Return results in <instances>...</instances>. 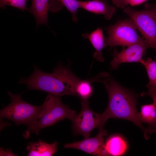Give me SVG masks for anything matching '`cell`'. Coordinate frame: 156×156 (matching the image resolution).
Returning a JSON list of instances; mask_svg holds the SVG:
<instances>
[{"mask_svg": "<svg viewBox=\"0 0 156 156\" xmlns=\"http://www.w3.org/2000/svg\"><path fill=\"white\" fill-rule=\"evenodd\" d=\"M137 28L131 20L126 19L106 27L108 36L105 39L104 47H129L145 41L138 34Z\"/></svg>", "mask_w": 156, "mask_h": 156, "instance_id": "cell-6", "label": "cell"}, {"mask_svg": "<svg viewBox=\"0 0 156 156\" xmlns=\"http://www.w3.org/2000/svg\"><path fill=\"white\" fill-rule=\"evenodd\" d=\"M31 5L28 10L35 17L38 27L43 24L48 26L49 11L55 13L60 10L63 5L59 0H31Z\"/></svg>", "mask_w": 156, "mask_h": 156, "instance_id": "cell-10", "label": "cell"}, {"mask_svg": "<svg viewBox=\"0 0 156 156\" xmlns=\"http://www.w3.org/2000/svg\"><path fill=\"white\" fill-rule=\"evenodd\" d=\"M100 82L104 84L108 96L107 108L101 113L104 121L106 122L109 118L129 121L142 130L146 139H149L152 133L151 130L142 125L137 110L138 94L122 87L106 73L101 77Z\"/></svg>", "mask_w": 156, "mask_h": 156, "instance_id": "cell-1", "label": "cell"}, {"mask_svg": "<svg viewBox=\"0 0 156 156\" xmlns=\"http://www.w3.org/2000/svg\"><path fill=\"white\" fill-rule=\"evenodd\" d=\"M57 143L55 141L49 144L41 140L29 143L27 146L28 156H53L57 151Z\"/></svg>", "mask_w": 156, "mask_h": 156, "instance_id": "cell-12", "label": "cell"}, {"mask_svg": "<svg viewBox=\"0 0 156 156\" xmlns=\"http://www.w3.org/2000/svg\"><path fill=\"white\" fill-rule=\"evenodd\" d=\"M92 79L89 80L80 79L76 84L75 88L76 96L80 100H88L93 92V88L91 83Z\"/></svg>", "mask_w": 156, "mask_h": 156, "instance_id": "cell-16", "label": "cell"}, {"mask_svg": "<svg viewBox=\"0 0 156 156\" xmlns=\"http://www.w3.org/2000/svg\"><path fill=\"white\" fill-rule=\"evenodd\" d=\"M149 48L145 41L128 47L127 49L123 47L122 50L118 51L115 49L112 54L113 58L109 67L113 70L116 69L119 65L123 63L139 62L140 63L145 54L146 49Z\"/></svg>", "mask_w": 156, "mask_h": 156, "instance_id": "cell-9", "label": "cell"}, {"mask_svg": "<svg viewBox=\"0 0 156 156\" xmlns=\"http://www.w3.org/2000/svg\"><path fill=\"white\" fill-rule=\"evenodd\" d=\"M72 15V20L76 23L78 18L76 14L79 8V0H59Z\"/></svg>", "mask_w": 156, "mask_h": 156, "instance_id": "cell-19", "label": "cell"}, {"mask_svg": "<svg viewBox=\"0 0 156 156\" xmlns=\"http://www.w3.org/2000/svg\"><path fill=\"white\" fill-rule=\"evenodd\" d=\"M0 155L2 156H16L14 153L10 149H7L5 150L2 148H1L0 149Z\"/></svg>", "mask_w": 156, "mask_h": 156, "instance_id": "cell-22", "label": "cell"}, {"mask_svg": "<svg viewBox=\"0 0 156 156\" xmlns=\"http://www.w3.org/2000/svg\"><path fill=\"white\" fill-rule=\"evenodd\" d=\"M79 8L96 14L104 15L105 19L109 20L116 12L115 7L109 5L106 0L79 1Z\"/></svg>", "mask_w": 156, "mask_h": 156, "instance_id": "cell-11", "label": "cell"}, {"mask_svg": "<svg viewBox=\"0 0 156 156\" xmlns=\"http://www.w3.org/2000/svg\"><path fill=\"white\" fill-rule=\"evenodd\" d=\"M82 36L84 38L88 39L95 49L94 57L98 61L103 62L104 59L102 51L105 47V40L102 28L98 27L91 33H84Z\"/></svg>", "mask_w": 156, "mask_h": 156, "instance_id": "cell-13", "label": "cell"}, {"mask_svg": "<svg viewBox=\"0 0 156 156\" xmlns=\"http://www.w3.org/2000/svg\"><path fill=\"white\" fill-rule=\"evenodd\" d=\"M77 114L76 111L62 102L60 96L49 94L41 105L37 116L27 127V130L38 134L44 128L52 126L60 121L68 119L71 121Z\"/></svg>", "mask_w": 156, "mask_h": 156, "instance_id": "cell-3", "label": "cell"}, {"mask_svg": "<svg viewBox=\"0 0 156 156\" xmlns=\"http://www.w3.org/2000/svg\"><path fill=\"white\" fill-rule=\"evenodd\" d=\"M105 147L109 156H120L124 154L127 144L124 139L118 135L109 137L105 143Z\"/></svg>", "mask_w": 156, "mask_h": 156, "instance_id": "cell-14", "label": "cell"}, {"mask_svg": "<svg viewBox=\"0 0 156 156\" xmlns=\"http://www.w3.org/2000/svg\"><path fill=\"white\" fill-rule=\"evenodd\" d=\"M80 101L81 110L72 121V128L74 134L82 135L86 138L89 137L92 131L96 128L104 129L105 122L101 114L96 113L90 108L88 100Z\"/></svg>", "mask_w": 156, "mask_h": 156, "instance_id": "cell-7", "label": "cell"}, {"mask_svg": "<svg viewBox=\"0 0 156 156\" xmlns=\"http://www.w3.org/2000/svg\"><path fill=\"white\" fill-rule=\"evenodd\" d=\"M28 0H0V7L5 9V6H10L23 11L27 9L26 5Z\"/></svg>", "mask_w": 156, "mask_h": 156, "instance_id": "cell-18", "label": "cell"}, {"mask_svg": "<svg viewBox=\"0 0 156 156\" xmlns=\"http://www.w3.org/2000/svg\"><path fill=\"white\" fill-rule=\"evenodd\" d=\"M124 11L142 35L149 47L156 51V2L146 4L142 10L127 8Z\"/></svg>", "mask_w": 156, "mask_h": 156, "instance_id": "cell-4", "label": "cell"}, {"mask_svg": "<svg viewBox=\"0 0 156 156\" xmlns=\"http://www.w3.org/2000/svg\"><path fill=\"white\" fill-rule=\"evenodd\" d=\"M113 4L117 7L123 8L127 6H134L140 4L147 0H112Z\"/></svg>", "mask_w": 156, "mask_h": 156, "instance_id": "cell-20", "label": "cell"}, {"mask_svg": "<svg viewBox=\"0 0 156 156\" xmlns=\"http://www.w3.org/2000/svg\"><path fill=\"white\" fill-rule=\"evenodd\" d=\"M148 90L146 92H143L141 94L142 96L145 95L150 96L153 99L156 108V87L148 89ZM156 132V130L155 131Z\"/></svg>", "mask_w": 156, "mask_h": 156, "instance_id": "cell-21", "label": "cell"}, {"mask_svg": "<svg viewBox=\"0 0 156 156\" xmlns=\"http://www.w3.org/2000/svg\"><path fill=\"white\" fill-rule=\"evenodd\" d=\"M146 68L149 81L146 85L148 89L156 87V61L150 57L143 58L140 62Z\"/></svg>", "mask_w": 156, "mask_h": 156, "instance_id": "cell-17", "label": "cell"}, {"mask_svg": "<svg viewBox=\"0 0 156 156\" xmlns=\"http://www.w3.org/2000/svg\"><path fill=\"white\" fill-rule=\"evenodd\" d=\"M8 94L11 101L1 110V118L8 119L17 125L24 124L27 127L37 116L41 105L35 106L25 102L21 98L20 94H14L10 92Z\"/></svg>", "mask_w": 156, "mask_h": 156, "instance_id": "cell-5", "label": "cell"}, {"mask_svg": "<svg viewBox=\"0 0 156 156\" xmlns=\"http://www.w3.org/2000/svg\"><path fill=\"white\" fill-rule=\"evenodd\" d=\"M107 132L104 129L99 130L97 135L92 138H84L82 140L66 144L64 147L74 148L89 154L98 156H109L105 147L104 137Z\"/></svg>", "mask_w": 156, "mask_h": 156, "instance_id": "cell-8", "label": "cell"}, {"mask_svg": "<svg viewBox=\"0 0 156 156\" xmlns=\"http://www.w3.org/2000/svg\"><path fill=\"white\" fill-rule=\"evenodd\" d=\"M79 80L66 67L59 66L53 73H48L35 66L31 75L21 78L18 83L26 85L29 90H41L56 96H76L75 88Z\"/></svg>", "mask_w": 156, "mask_h": 156, "instance_id": "cell-2", "label": "cell"}, {"mask_svg": "<svg viewBox=\"0 0 156 156\" xmlns=\"http://www.w3.org/2000/svg\"><path fill=\"white\" fill-rule=\"evenodd\" d=\"M138 116L142 123L148 124L147 128L151 129L153 133L155 132L156 108L153 103L142 105Z\"/></svg>", "mask_w": 156, "mask_h": 156, "instance_id": "cell-15", "label": "cell"}]
</instances>
